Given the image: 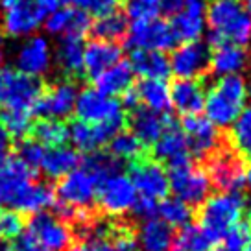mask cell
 <instances>
[{
    "instance_id": "1",
    "label": "cell",
    "mask_w": 251,
    "mask_h": 251,
    "mask_svg": "<svg viewBox=\"0 0 251 251\" xmlns=\"http://www.w3.org/2000/svg\"><path fill=\"white\" fill-rule=\"evenodd\" d=\"M205 19L209 23L211 47H244L251 39V15L242 0H209Z\"/></svg>"
},
{
    "instance_id": "2",
    "label": "cell",
    "mask_w": 251,
    "mask_h": 251,
    "mask_svg": "<svg viewBox=\"0 0 251 251\" xmlns=\"http://www.w3.org/2000/svg\"><path fill=\"white\" fill-rule=\"evenodd\" d=\"M246 98L248 85L242 76L233 74L220 78L211 91L205 94L203 109L207 113V120L220 127H227L242 113Z\"/></svg>"
},
{
    "instance_id": "3",
    "label": "cell",
    "mask_w": 251,
    "mask_h": 251,
    "mask_svg": "<svg viewBox=\"0 0 251 251\" xmlns=\"http://www.w3.org/2000/svg\"><path fill=\"white\" fill-rule=\"evenodd\" d=\"M33 170L17 155L0 159V207L28 212V201L33 190Z\"/></svg>"
},
{
    "instance_id": "4",
    "label": "cell",
    "mask_w": 251,
    "mask_h": 251,
    "mask_svg": "<svg viewBox=\"0 0 251 251\" xmlns=\"http://www.w3.org/2000/svg\"><path fill=\"white\" fill-rule=\"evenodd\" d=\"M4 30L13 37L30 35L57 9L59 0H0Z\"/></svg>"
},
{
    "instance_id": "5",
    "label": "cell",
    "mask_w": 251,
    "mask_h": 251,
    "mask_svg": "<svg viewBox=\"0 0 251 251\" xmlns=\"http://www.w3.org/2000/svg\"><path fill=\"white\" fill-rule=\"evenodd\" d=\"M246 211V198L240 192H220L209 196L200 207V226L212 231L220 238L231 227L240 224Z\"/></svg>"
},
{
    "instance_id": "6",
    "label": "cell",
    "mask_w": 251,
    "mask_h": 251,
    "mask_svg": "<svg viewBox=\"0 0 251 251\" xmlns=\"http://www.w3.org/2000/svg\"><path fill=\"white\" fill-rule=\"evenodd\" d=\"M168 183L176 198L192 207L203 203L211 192V179L207 172L194 166L190 157L170 163Z\"/></svg>"
},
{
    "instance_id": "7",
    "label": "cell",
    "mask_w": 251,
    "mask_h": 251,
    "mask_svg": "<svg viewBox=\"0 0 251 251\" xmlns=\"http://www.w3.org/2000/svg\"><path fill=\"white\" fill-rule=\"evenodd\" d=\"M45 87L37 78L21 71H0V107L33 109Z\"/></svg>"
},
{
    "instance_id": "8",
    "label": "cell",
    "mask_w": 251,
    "mask_h": 251,
    "mask_svg": "<svg viewBox=\"0 0 251 251\" xmlns=\"http://www.w3.org/2000/svg\"><path fill=\"white\" fill-rule=\"evenodd\" d=\"M207 176L222 192H238L246 185V165L233 150H216L209 155Z\"/></svg>"
},
{
    "instance_id": "9",
    "label": "cell",
    "mask_w": 251,
    "mask_h": 251,
    "mask_svg": "<svg viewBox=\"0 0 251 251\" xmlns=\"http://www.w3.org/2000/svg\"><path fill=\"white\" fill-rule=\"evenodd\" d=\"M129 35H127V47L133 50H150V52H165L174 48L177 43L172 31V26L157 17L151 19H142L133 21L129 26Z\"/></svg>"
},
{
    "instance_id": "10",
    "label": "cell",
    "mask_w": 251,
    "mask_h": 251,
    "mask_svg": "<svg viewBox=\"0 0 251 251\" xmlns=\"http://www.w3.org/2000/svg\"><path fill=\"white\" fill-rule=\"evenodd\" d=\"M137 198L139 194L133 181L120 172L105 177L96 188V201L100 209L111 216H122L131 211Z\"/></svg>"
},
{
    "instance_id": "11",
    "label": "cell",
    "mask_w": 251,
    "mask_h": 251,
    "mask_svg": "<svg viewBox=\"0 0 251 251\" xmlns=\"http://www.w3.org/2000/svg\"><path fill=\"white\" fill-rule=\"evenodd\" d=\"M74 113L79 122L85 124H102L111 120H126V113L122 103L115 98L105 96L98 89H83L76 98Z\"/></svg>"
},
{
    "instance_id": "12",
    "label": "cell",
    "mask_w": 251,
    "mask_h": 251,
    "mask_svg": "<svg viewBox=\"0 0 251 251\" xmlns=\"http://www.w3.org/2000/svg\"><path fill=\"white\" fill-rule=\"evenodd\" d=\"M98 181L83 168H76L59 179L55 187L57 203L74 211H89V207L96 200Z\"/></svg>"
},
{
    "instance_id": "13",
    "label": "cell",
    "mask_w": 251,
    "mask_h": 251,
    "mask_svg": "<svg viewBox=\"0 0 251 251\" xmlns=\"http://www.w3.org/2000/svg\"><path fill=\"white\" fill-rule=\"evenodd\" d=\"M129 179L133 181L137 194L150 200H165L170 192L168 174L157 161L151 159H137L129 168Z\"/></svg>"
},
{
    "instance_id": "14",
    "label": "cell",
    "mask_w": 251,
    "mask_h": 251,
    "mask_svg": "<svg viewBox=\"0 0 251 251\" xmlns=\"http://www.w3.org/2000/svg\"><path fill=\"white\" fill-rule=\"evenodd\" d=\"M209 67H211L209 48L200 41L183 43L174 50L170 57V72L176 74L177 79L201 78Z\"/></svg>"
},
{
    "instance_id": "15",
    "label": "cell",
    "mask_w": 251,
    "mask_h": 251,
    "mask_svg": "<svg viewBox=\"0 0 251 251\" xmlns=\"http://www.w3.org/2000/svg\"><path fill=\"white\" fill-rule=\"evenodd\" d=\"M76 98H78V91H76L74 83L59 81V83L43 91L41 98L37 100V103L33 105L31 111L39 117L61 120V118H67L69 115L74 113Z\"/></svg>"
},
{
    "instance_id": "16",
    "label": "cell",
    "mask_w": 251,
    "mask_h": 251,
    "mask_svg": "<svg viewBox=\"0 0 251 251\" xmlns=\"http://www.w3.org/2000/svg\"><path fill=\"white\" fill-rule=\"evenodd\" d=\"M28 233L52 251H63L71 246L72 233L61 218L48 212H37L28 222Z\"/></svg>"
},
{
    "instance_id": "17",
    "label": "cell",
    "mask_w": 251,
    "mask_h": 251,
    "mask_svg": "<svg viewBox=\"0 0 251 251\" xmlns=\"http://www.w3.org/2000/svg\"><path fill=\"white\" fill-rule=\"evenodd\" d=\"M126 120H111V122H102V124H85L76 120L69 127V139L74 142L78 150H83L87 153L96 151V150L107 144V142L122 131Z\"/></svg>"
},
{
    "instance_id": "18",
    "label": "cell",
    "mask_w": 251,
    "mask_h": 251,
    "mask_svg": "<svg viewBox=\"0 0 251 251\" xmlns=\"http://www.w3.org/2000/svg\"><path fill=\"white\" fill-rule=\"evenodd\" d=\"M183 133L187 137L188 151L196 157H209L218 150L220 133L216 126L207 120V117H185Z\"/></svg>"
},
{
    "instance_id": "19",
    "label": "cell",
    "mask_w": 251,
    "mask_h": 251,
    "mask_svg": "<svg viewBox=\"0 0 251 251\" xmlns=\"http://www.w3.org/2000/svg\"><path fill=\"white\" fill-rule=\"evenodd\" d=\"M205 11L207 2L205 0H185V6L179 13L172 17V31L176 41L192 43L201 37L205 28Z\"/></svg>"
},
{
    "instance_id": "20",
    "label": "cell",
    "mask_w": 251,
    "mask_h": 251,
    "mask_svg": "<svg viewBox=\"0 0 251 251\" xmlns=\"http://www.w3.org/2000/svg\"><path fill=\"white\" fill-rule=\"evenodd\" d=\"M45 28L54 35L81 39L91 31L93 23H91V17L81 9L57 8L45 19Z\"/></svg>"
},
{
    "instance_id": "21",
    "label": "cell",
    "mask_w": 251,
    "mask_h": 251,
    "mask_svg": "<svg viewBox=\"0 0 251 251\" xmlns=\"http://www.w3.org/2000/svg\"><path fill=\"white\" fill-rule=\"evenodd\" d=\"M52 52L45 37H30L17 54V71L37 78L50 69Z\"/></svg>"
},
{
    "instance_id": "22",
    "label": "cell",
    "mask_w": 251,
    "mask_h": 251,
    "mask_svg": "<svg viewBox=\"0 0 251 251\" xmlns=\"http://www.w3.org/2000/svg\"><path fill=\"white\" fill-rule=\"evenodd\" d=\"M170 117H163L161 113L148 109V107H137L131 111V133L142 142V146H151L159 141V137L165 133L170 124Z\"/></svg>"
},
{
    "instance_id": "23",
    "label": "cell",
    "mask_w": 251,
    "mask_h": 251,
    "mask_svg": "<svg viewBox=\"0 0 251 251\" xmlns=\"http://www.w3.org/2000/svg\"><path fill=\"white\" fill-rule=\"evenodd\" d=\"M122 57V48L111 41H91L83 47V72L96 78L98 74L117 65Z\"/></svg>"
},
{
    "instance_id": "24",
    "label": "cell",
    "mask_w": 251,
    "mask_h": 251,
    "mask_svg": "<svg viewBox=\"0 0 251 251\" xmlns=\"http://www.w3.org/2000/svg\"><path fill=\"white\" fill-rule=\"evenodd\" d=\"M170 102L183 117L198 115L205 105V91L200 79H177L170 87Z\"/></svg>"
},
{
    "instance_id": "25",
    "label": "cell",
    "mask_w": 251,
    "mask_h": 251,
    "mask_svg": "<svg viewBox=\"0 0 251 251\" xmlns=\"http://www.w3.org/2000/svg\"><path fill=\"white\" fill-rule=\"evenodd\" d=\"M174 227L159 218L144 220L139 231V251H172L174 248Z\"/></svg>"
},
{
    "instance_id": "26",
    "label": "cell",
    "mask_w": 251,
    "mask_h": 251,
    "mask_svg": "<svg viewBox=\"0 0 251 251\" xmlns=\"http://www.w3.org/2000/svg\"><path fill=\"white\" fill-rule=\"evenodd\" d=\"M81 165V157L74 148L69 146H54L45 151L39 168L52 179H61L67 174L74 172Z\"/></svg>"
},
{
    "instance_id": "27",
    "label": "cell",
    "mask_w": 251,
    "mask_h": 251,
    "mask_svg": "<svg viewBox=\"0 0 251 251\" xmlns=\"http://www.w3.org/2000/svg\"><path fill=\"white\" fill-rule=\"evenodd\" d=\"M129 65L135 74L144 79H166L170 72V59L165 52H150V50H133Z\"/></svg>"
},
{
    "instance_id": "28",
    "label": "cell",
    "mask_w": 251,
    "mask_h": 251,
    "mask_svg": "<svg viewBox=\"0 0 251 251\" xmlns=\"http://www.w3.org/2000/svg\"><path fill=\"white\" fill-rule=\"evenodd\" d=\"M153 151H155L157 159L166 161L168 165L174 163V161L190 157L187 137H185V133L177 127L174 118L170 120V124H168V127L165 129V133L161 135L159 141L153 144Z\"/></svg>"
},
{
    "instance_id": "29",
    "label": "cell",
    "mask_w": 251,
    "mask_h": 251,
    "mask_svg": "<svg viewBox=\"0 0 251 251\" xmlns=\"http://www.w3.org/2000/svg\"><path fill=\"white\" fill-rule=\"evenodd\" d=\"M133 76L135 72L131 69V65L127 61H118L117 65L109 67L107 71H103L102 74H98L94 81H96V87L102 94L105 96H118V94H124L131 83H133Z\"/></svg>"
},
{
    "instance_id": "30",
    "label": "cell",
    "mask_w": 251,
    "mask_h": 251,
    "mask_svg": "<svg viewBox=\"0 0 251 251\" xmlns=\"http://www.w3.org/2000/svg\"><path fill=\"white\" fill-rule=\"evenodd\" d=\"M218 242L220 236L200 224H187L174 240L177 251H212Z\"/></svg>"
},
{
    "instance_id": "31",
    "label": "cell",
    "mask_w": 251,
    "mask_h": 251,
    "mask_svg": "<svg viewBox=\"0 0 251 251\" xmlns=\"http://www.w3.org/2000/svg\"><path fill=\"white\" fill-rule=\"evenodd\" d=\"M246 65H248V54L242 47L236 45H222L211 55V69L220 78L238 74L246 69Z\"/></svg>"
},
{
    "instance_id": "32",
    "label": "cell",
    "mask_w": 251,
    "mask_h": 251,
    "mask_svg": "<svg viewBox=\"0 0 251 251\" xmlns=\"http://www.w3.org/2000/svg\"><path fill=\"white\" fill-rule=\"evenodd\" d=\"M139 100L144 103L148 109L155 113H168L172 107L170 102V87L165 83V79H144L141 85L137 87Z\"/></svg>"
},
{
    "instance_id": "33",
    "label": "cell",
    "mask_w": 251,
    "mask_h": 251,
    "mask_svg": "<svg viewBox=\"0 0 251 251\" xmlns=\"http://www.w3.org/2000/svg\"><path fill=\"white\" fill-rule=\"evenodd\" d=\"M57 63L67 76L83 74V45L81 39L63 37L61 45L57 47Z\"/></svg>"
},
{
    "instance_id": "34",
    "label": "cell",
    "mask_w": 251,
    "mask_h": 251,
    "mask_svg": "<svg viewBox=\"0 0 251 251\" xmlns=\"http://www.w3.org/2000/svg\"><path fill=\"white\" fill-rule=\"evenodd\" d=\"M31 135L35 141L48 148L63 146L69 139V126H65L61 120L43 118L31 126Z\"/></svg>"
},
{
    "instance_id": "35",
    "label": "cell",
    "mask_w": 251,
    "mask_h": 251,
    "mask_svg": "<svg viewBox=\"0 0 251 251\" xmlns=\"http://www.w3.org/2000/svg\"><path fill=\"white\" fill-rule=\"evenodd\" d=\"M129 30V24H127V17L120 11L109 13L105 17H100L96 23L93 24L91 31L94 33V37L100 41H111V43H117L118 39H122L126 33Z\"/></svg>"
},
{
    "instance_id": "36",
    "label": "cell",
    "mask_w": 251,
    "mask_h": 251,
    "mask_svg": "<svg viewBox=\"0 0 251 251\" xmlns=\"http://www.w3.org/2000/svg\"><path fill=\"white\" fill-rule=\"evenodd\" d=\"M81 168L91 174L94 179L98 181V185H100L105 177L120 172V161L115 155H111V153L96 150V151H91L81 161Z\"/></svg>"
},
{
    "instance_id": "37",
    "label": "cell",
    "mask_w": 251,
    "mask_h": 251,
    "mask_svg": "<svg viewBox=\"0 0 251 251\" xmlns=\"http://www.w3.org/2000/svg\"><path fill=\"white\" fill-rule=\"evenodd\" d=\"M157 212L170 227H185L192 218V207L177 198H165L161 203H157Z\"/></svg>"
},
{
    "instance_id": "38",
    "label": "cell",
    "mask_w": 251,
    "mask_h": 251,
    "mask_svg": "<svg viewBox=\"0 0 251 251\" xmlns=\"http://www.w3.org/2000/svg\"><path fill=\"white\" fill-rule=\"evenodd\" d=\"M0 126L8 131L13 139H23L26 133L31 131V113L28 109H0Z\"/></svg>"
},
{
    "instance_id": "39",
    "label": "cell",
    "mask_w": 251,
    "mask_h": 251,
    "mask_svg": "<svg viewBox=\"0 0 251 251\" xmlns=\"http://www.w3.org/2000/svg\"><path fill=\"white\" fill-rule=\"evenodd\" d=\"M109 150L111 155H115L117 159L137 161V159L142 157L144 146H142V142L131 131H118L109 141Z\"/></svg>"
},
{
    "instance_id": "40",
    "label": "cell",
    "mask_w": 251,
    "mask_h": 251,
    "mask_svg": "<svg viewBox=\"0 0 251 251\" xmlns=\"http://www.w3.org/2000/svg\"><path fill=\"white\" fill-rule=\"evenodd\" d=\"M231 142L236 151L251 157V107H244L231 124Z\"/></svg>"
},
{
    "instance_id": "41",
    "label": "cell",
    "mask_w": 251,
    "mask_h": 251,
    "mask_svg": "<svg viewBox=\"0 0 251 251\" xmlns=\"http://www.w3.org/2000/svg\"><path fill=\"white\" fill-rule=\"evenodd\" d=\"M45 151H47V148H45L41 142L35 141V139H24V141L21 142L19 150H17V157H19L28 168L35 170V168H39L41 161H43V157H45Z\"/></svg>"
},
{
    "instance_id": "42",
    "label": "cell",
    "mask_w": 251,
    "mask_h": 251,
    "mask_svg": "<svg viewBox=\"0 0 251 251\" xmlns=\"http://www.w3.org/2000/svg\"><path fill=\"white\" fill-rule=\"evenodd\" d=\"M23 218L19 216V212L2 209L0 207V240H9L17 238L23 233Z\"/></svg>"
},
{
    "instance_id": "43",
    "label": "cell",
    "mask_w": 251,
    "mask_h": 251,
    "mask_svg": "<svg viewBox=\"0 0 251 251\" xmlns=\"http://www.w3.org/2000/svg\"><path fill=\"white\" fill-rule=\"evenodd\" d=\"M72 2L78 6V9L85 11L87 15H96L98 19L118 11L120 4L118 0H72Z\"/></svg>"
},
{
    "instance_id": "44",
    "label": "cell",
    "mask_w": 251,
    "mask_h": 251,
    "mask_svg": "<svg viewBox=\"0 0 251 251\" xmlns=\"http://www.w3.org/2000/svg\"><path fill=\"white\" fill-rule=\"evenodd\" d=\"M159 0H127V15L133 21L157 17Z\"/></svg>"
},
{
    "instance_id": "45",
    "label": "cell",
    "mask_w": 251,
    "mask_h": 251,
    "mask_svg": "<svg viewBox=\"0 0 251 251\" xmlns=\"http://www.w3.org/2000/svg\"><path fill=\"white\" fill-rule=\"evenodd\" d=\"M11 251H52L45 248L39 240H35L33 236L26 231V233H21V235L15 238V242L11 244Z\"/></svg>"
},
{
    "instance_id": "46",
    "label": "cell",
    "mask_w": 251,
    "mask_h": 251,
    "mask_svg": "<svg viewBox=\"0 0 251 251\" xmlns=\"http://www.w3.org/2000/svg\"><path fill=\"white\" fill-rule=\"evenodd\" d=\"M131 211H133L137 216H141V218H144V220L153 218V214L157 212V201L155 200H150V198L139 196Z\"/></svg>"
},
{
    "instance_id": "47",
    "label": "cell",
    "mask_w": 251,
    "mask_h": 251,
    "mask_svg": "<svg viewBox=\"0 0 251 251\" xmlns=\"http://www.w3.org/2000/svg\"><path fill=\"white\" fill-rule=\"evenodd\" d=\"M139 103H141V100H139V93H137V89L129 87V89L122 94V105H124V107H127V109L133 111V109H137V107H139Z\"/></svg>"
},
{
    "instance_id": "48",
    "label": "cell",
    "mask_w": 251,
    "mask_h": 251,
    "mask_svg": "<svg viewBox=\"0 0 251 251\" xmlns=\"http://www.w3.org/2000/svg\"><path fill=\"white\" fill-rule=\"evenodd\" d=\"M183 6H185V0H159V8L172 17L179 13Z\"/></svg>"
},
{
    "instance_id": "49",
    "label": "cell",
    "mask_w": 251,
    "mask_h": 251,
    "mask_svg": "<svg viewBox=\"0 0 251 251\" xmlns=\"http://www.w3.org/2000/svg\"><path fill=\"white\" fill-rule=\"evenodd\" d=\"M9 142H11V137H9L8 131H6V129H4L2 126H0V159L8 155Z\"/></svg>"
},
{
    "instance_id": "50",
    "label": "cell",
    "mask_w": 251,
    "mask_h": 251,
    "mask_svg": "<svg viewBox=\"0 0 251 251\" xmlns=\"http://www.w3.org/2000/svg\"><path fill=\"white\" fill-rule=\"evenodd\" d=\"M69 251H94V246L89 238H83V240L69 246Z\"/></svg>"
},
{
    "instance_id": "51",
    "label": "cell",
    "mask_w": 251,
    "mask_h": 251,
    "mask_svg": "<svg viewBox=\"0 0 251 251\" xmlns=\"http://www.w3.org/2000/svg\"><path fill=\"white\" fill-rule=\"evenodd\" d=\"M212 251H240V250H235V248H229V246H226V244H222V246L214 248Z\"/></svg>"
},
{
    "instance_id": "52",
    "label": "cell",
    "mask_w": 251,
    "mask_h": 251,
    "mask_svg": "<svg viewBox=\"0 0 251 251\" xmlns=\"http://www.w3.org/2000/svg\"><path fill=\"white\" fill-rule=\"evenodd\" d=\"M0 251H11V244H8L6 240H0Z\"/></svg>"
},
{
    "instance_id": "53",
    "label": "cell",
    "mask_w": 251,
    "mask_h": 251,
    "mask_svg": "<svg viewBox=\"0 0 251 251\" xmlns=\"http://www.w3.org/2000/svg\"><path fill=\"white\" fill-rule=\"evenodd\" d=\"M246 185L250 187V190H251V166L246 170Z\"/></svg>"
},
{
    "instance_id": "54",
    "label": "cell",
    "mask_w": 251,
    "mask_h": 251,
    "mask_svg": "<svg viewBox=\"0 0 251 251\" xmlns=\"http://www.w3.org/2000/svg\"><path fill=\"white\" fill-rule=\"evenodd\" d=\"M2 57H4V41H2V35H0V63H2Z\"/></svg>"
},
{
    "instance_id": "55",
    "label": "cell",
    "mask_w": 251,
    "mask_h": 251,
    "mask_svg": "<svg viewBox=\"0 0 251 251\" xmlns=\"http://www.w3.org/2000/svg\"><path fill=\"white\" fill-rule=\"evenodd\" d=\"M244 6H246V9L251 13V0H246V4H244Z\"/></svg>"
},
{
    "instance_id": "56",
    "label": "cell",
    "mask_w": 251,
    "mask_h": 251,
    "mask_svg": "<svg viewBox=\"0 0 251 251\" xmlns=\"http://www.w3.org/2000/svg\"><path fill=\"white\" fill-rule=\"evenodd\" d=\"M69 2H72V0H59V4H69Z\"/></svg>"
},
{
    "instance_id": "57",
    "label": "cell",
    "mask_w": 251,
    "mask_h": 251,
    "mask_svg": "<svg viewBox=\"0 0 251 251\" xmlns=\"http://www.w3.org/2000/svg\"><path fill=\"white\" fill-rule=\"evenodd\" d=\"M248 94H250V96H251V83H250V85H248Z\"/></svg>"
},
{
    "instance_id": "58",
    "label": "cell",
    "mask_w": 251,
    "mask_h": 251,
    "mask_svg": "<svg viewBox=\"0 0 251 251\" xmlns=\"http://www.w3.org/2000/svg\"><path fill=\"white\" fill-rule=\"evenodd\" d=\"M246 251H251V244H250V246H248V250H246Z\"/></svg>"
},
{
    "instance_id": "59",
    "label": "cell",
    "mask_w": 251,
    "mask_h": 251,
    "mask_svg": "<svg viewBox=\"0 0 251 251\" xmlns=\"http://www.w3.org/2000/svg\"><path fill=\"white\" fill-rule=\"evenodd\" d=\"M250 227H251V214H250Z\"/></svg>"
}]
</instances>
